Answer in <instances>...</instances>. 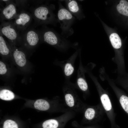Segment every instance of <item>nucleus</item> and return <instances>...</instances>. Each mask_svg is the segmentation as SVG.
I'll return each instance as SVG.
<instances>
[{"instance_id":"1","label":"nucleus","mask_w":128,"mask_h":128,"mask_svg":"<svg viewBox=\"0 0 128 128\" xmlns=\"http://www.w3.org/2000/svg\"><path fill=\"white\" fill-rule=\"evenodd\" d=\"M55 9L53 5L42 4L34 8L31 14L38 24H55L58 21L53 12Z\"/></svg>"},{"instance_id":"2","label":"nucleus","mask_w":128,"mask_h":128,"mask_svg":"<svg viewBox=\"0 0 128 128\" xmlns=\"http://www.w3.org/2000/svg\"><path fill=\"white\" fill-rule=\"evenodd\" d=\"M74 85L68 82L63 88L65 103L71 110L74 112L83 113L87 104L83 103L78 96Z\"/></svg>"},{"instance_id":"3","label":"nucleus","mask_w":128,"mask_h":128,"mask_svg":"<svg viewBox=\"0 0 128 128\" xmlns=\"http://www.w3.org/2000/svg\"><path fill=\"white\" fill-rule=\"evenodd\" d=\"M59 3L58 21L60 25V27L62 30V35L64 38H67L73 33V30L72 26L75 18L60 3Z\"/></svg>"},{"instance_id":"4","label":"nucleus","mask_w":128,"mask_h":128,"mask_svg":"<svg viewBox=\"0 0 128 128\" xmlns=\"http://www.w3.org/2000/svg\"><path fill=\"white\" fill-rule=\"evenodd\" d=\"M41 41L58 49L64 50L70 46L68 41L52 30L45 29L39 31Z\"/></svg>"},{"instance_id":"5","label":"nucleus","mask_w":128,"mask_h":128,"mask_svg":"<svg viewBox=\"0 0 128 128\" xmlns=\"http://www.w3.org/2000/svg\"><path fill=\"white\" fill-rule=\"evenodd\" d=\"M41 41L39 31L32 28H27L20 34L19 44L27 49L36 46Z\"/></svg>"},{"instance_id":"6","label":"nucleus","mask_w":128,"mask_h":128,"mask_svg":"<svg viewBox=\"0 0 128 128\" xmlns=\"http://www.w3.org/2000/svg\"><path fill=\"white\" fill-rule=\"evenodd\" d=\"M83 113L82 122L84 123H92L97 122L104 118L105 114L101 103L93 106L87 105Z\"/></svg>"},{"instance_id":"7","label":"nucleus","mask_w":128,"mask_h":128,"mask_svg":"<svg viewBox=\"0 0 128 128\" xmlns=\"http://www.w3.org/2000/svg\"><path fill=\"white\" fill-rule=\"evenodd\" d=\"M1 22L0 35L5 37L9 42L15 46L19 44L20 34L13 21H4Z\"/></svg>"},{"instance_id":"8","label":"nucleus","mask_w":128,"mask_h":128,"mask_svg":"<svg viewBox=\"0 0 128 128\" xmlns=\"http://www.w3.org/2000/svg\"><path fill=\"white\" fill-rule=\"evenodd\" d=\"M75 112L72 110L65 112L55 119H49L44 121L42 124L43 128H64L67 122L73 118Z\"/></svg>"},{"instance_id":"9","label":"nucleus","mask_w":128,"mask_h":128,"mask_svg":"<svg viewBox=\"0 0 128 128\" xmlns=\"http://www.w3.org/2000/svg\"><path fill=\"white\" fill-rule=\"evenodd\" d=\"M5 3V6L0 9V20L10 21L14 19L18 13V7L13 1L2 0Z\"/></svg>"},{"instance_id":"10","label":"nucleus","mask_w":128,"mask_h":128,"mask_svg":"<svg viewBox=\"0 0 128 128\" xmlns=\"http://www.w3.org/2000/svg\"><path fill=\"white\" fill-rule=\"evenodd\" d=\"M33 18L31 14L24 9L21 10L12 21L17 30L22 32L27 28Z\"/></svg>"},{"instance_id":"11","label":"nucleus","mask_w":128,"mask_h":128,"mask_svg":"<svg viewBox=\"0 0 128 128\" xmlns=\"http://www.w3.org/2000/svg\"><path fill=\"white\" fill-rule=\"evenodd\" d=\"M100 99L101 103L108 118L114 124L115 123L116 114L108 94L106 92L100 91Z\"/></svg>"},{"instance_id":"12","label":"nucleus","mask_w":128,"mask_h":128,"mask_svg":"<svg viewBox=\"0 0 128 128\" xmlns=\"http://www.w3.org/2000/svg\"><path fill=\"white\" fill-rule=\"evenodd\" d=\"M12 50V56L16 64L19 67H23L26 64V55L23 50L9 42Z\"/></svg>"},{"instance_id":"13","label":"nucleus","mask_w":128,"mask_h":128,"mask_svg":"<svg viewBox=\"0 0 128 128\" xmlns=\"http://www.w3.org/2000/svg\"><path fill=\"white\" fill-rule=\"evenodd\" d=\"M78 54L77 50L68 60L61 62L60 65L62 68L65 77L67 79L69 78L74 72V62Z\"/></svg>"},{"instance_id":"14","label":"nucleus","mask_w":128,"mask_h":128,"mask_svg":"<svg viewBox=\"0 0 128 128\" xmlns=\"http://www.w3.org/2000/svg\"><path fill=\"white\" fill-rule=\"evenodd\" d=\"M0 53L1 55L4 56L12 55L11 47L4 38L3 36L0 35Z\"/></svg>"},{"instance_id":"15","label":"nucleus","mask_w":128,"mask_h":128,"mask_svg":"<svg viewBox=\"0 0 128 128\" xmlns=\"http://www.w3.org/2000/svg\"><path fill=\"white\" fill-rule=\"evenodd\" d=\"M68 10L74 16L79 18L80 8L77 2L75 0H66Z\"/></svg>"},{"instance_id":"16","label":"nucleus","mask_w":128,"mask_h":128,"mask_svg":"<svg viewBox=\"0 0 128 128\" xmlns=\"http://www.w3.org/2000/svg\"><path fill=\"white\" fill-rule=\"evenodd\" d=\"M75 87H77L81 91L85 93L87 92L88 87L86 81L81 76L80 73L78 71L76 85Z\"/></svg>"},{"instance_id":"17","label":"nucleus","mask_w":128,"mask_h":128,"mask_svg":"<svg viewBox=\"0 0 128 128\" xmlns=\"http://www.w3.org/2000/svg\"><path fill=\"white\" fill-rule=\"evenodd\" d=\"M116 95L122 108L128 114V96L125 94L117 92Z\"/></svg>"},{"instance_id":"18","label":"nucleus","mask_w":128,"mask_h":128,"mask_svg":"<svg viewBox=\"0 0 128 128\" xmlns=\"http://www.w3.org/2000/svg\"><path fill=\"white\" fill-rule=\"evenodd\" d=\"M35 108L39 110L45 111L48 110L50 107L49 103L46 100L43 99H39L34 103Z\"/></svg>"},{"instance_id":"19","label":"nucleus","mask_w":128,"mask_h":128,"mask_svg":"<svg viewBox=\"0 0 128 128\" xmlns=\"http://www.w3.org/2000/svg\"><path fill=\"white\" fill-rule=\"evenodd\" d=\"M117 9L120 14L128 16V2L126 0H121L117 6Z\"/></svg>"},{"instance_id":"20","label":"nucleus","mask_w":128,"mask_h":128,"mask_svg":"<svg viewBox=\"0 0 128 128\" xmlns=\"http://www.w3.org/2000/svg\"><path fill=\"white\" fill-rule=\"evenodd\" d=\"M111 44L113 47L115 49L120 48L122 45L121 39L119 35L116 33L111 34L110 37Z\"/></svg>"},{"instance_id":"21","label":"nucleus","mask_w":128,"mask_h":128,"mask_svg":"<svg viewBox=\"0 0 128 128\" xmlns=\"http://www.w3.org/2000/svg\"><path fill=\"white\" fill-rule=\"evenodd\" d=\"M14 97V93L11 91L7 89H4L0 91V98L5 100H10Z\"/></svg>"},{"instance_id":"22","label":"nucleus","mask_w":128,"mask_h":128,"mask_svg":"<svg viewBox=\"0 0 128 128\" xmlns=\"http://www.w3.org/2000/svg\"><path fill=\"white\" fill-rule=\"evenodd\" d=\"M3 128H18V127L15 121L11 120H7L4 122Z\"/></svg>"},{"instance_id":"23","label":"nucleus","mask_w":128,"mask_h":128,"mask_svg":"<svg viewBox=\"0 0 128 128\" xmlns=\"http://www.w3.org/2000/svg\"><path fill=\"white\" fill-rule=\"evenodd\" d=\"M7 72V69L5 64L1 61H0V74L4 75Z\"/></svg>"},{"instance_id":"24","label":"nucleus","mask_w":128,"mask_h":128,"mask_svg":"<svg viewBox=\"0 0 128 128\" xmlns=\"http://www.w3.org/2000/svg\"><path fill=\"white\" fill-rule=\"evenodd\" d=\"M72 125L75 128H94L92 127H83L80 125L76 121L73 122L72 123Z\"/></svg>"}]
</instances>
